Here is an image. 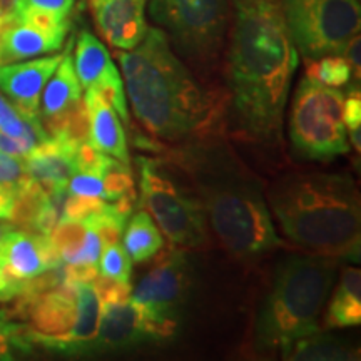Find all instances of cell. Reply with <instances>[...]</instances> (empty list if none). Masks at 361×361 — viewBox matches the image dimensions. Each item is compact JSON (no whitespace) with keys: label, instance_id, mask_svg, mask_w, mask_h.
Masks as SVG:
<instances>
[{"label":"cell","instance_id":"obj_33","mask_svg":"<svg viewBox=\"0 0 361 361\" xmlns=\"http://www.w3.org/2000/svg\"><path fill=\"white\" fill-rule=\"evenodd\" d=\"M343 123L345 128H361V96L360 89L351 90L348 97L343 99Z\"/></svg>","mask_w":361,"mask_h":361},{"label":"cell","instance_id":"obj_7","mask_svg":"<svg viewBox=\"0 0 361 361\" xmlns=\"http://www.w3.org/2000/svg\"><path fill=\"white\" fill-rule=\"evenodd\" d=\"M343 92L313 79H301L290 111V141L296 156L328 162L350 152L343 123Z\"/></svg>","mask_w":361,"mask_h":361},{"label":"cell","instance_id":"obj_29","mask_svg":"<svg viewBox=\"0 0 361 361\" xmlns=\"http://www.w3.org/2000/svg\"><path fill=\"white\" fill-rule=\"evenodd\" d=\"M101 263L97 264L99 274L102 276L116 279V281L129 283L130 274H133V259L126 251V247L121 243L107 245L102 247Z\"/></svg>","mask_w":361,"mask_h":361},{"label":"cell","instance_id":"obj_28","mask_svg":"<svg viewBox=\"0 0 361 361\" xmlns=\"http://www.w3.org/2000/svg\"><path fill=\"white\" fill-rule=\"evenodd\" d=\"M101 94L104 101H106L112 109L116 111V114L119 116V119L123 123L129 124V109H128V97H126V87H124V80L121 78L119 71H117L116 66H112L106 74L102 75L101 80L92 87Z\"/></svg>","mask_w":361,"mask_h":361},{"label":"cell","instance_id":"obj_34","mask_svg":"<svg viewBox=\"0 0 361 361\" xmlns=\"http://www.w3.org/2000/svg\"><path fill=\"white\" fill-rule=\"evenodd\" d=\"M25 174L24 162L0 152V183L13 184Z\"/></svg>","mask_w":361,"mask_h":361},{"label":"cell","instance_id":"obj_38","mask_svg":"<svg viewBox=\"0 0 361 361\" xmlns=\"http://www.w3.org/2000/svg\"><path fill=\"white\" fill-rule=\"evenodd\" d=\"M17 19V0H0V25L6 29Z\"/></svg>","mask_w":361,"mask_h":361},{"label":"cell","instance_id":"obj_1","mask_svg":"<svg viewBox=\"0 0 361 361\" xmlns=\"http://www.w3.org/2000/svg\"><path fill=\"white\" fill-rule=\"evenodd\" d=\"M228 84L238 129L255 141H278L298 51L279 0H233Z\"/></svg>","mask_w":361,"mask_h":361},{"label":"cell","instance_id":"obj_27","mask_svg":"<svg viewBox=\"0 0 361 361\" xmlns=\"http://www.w3.org/2000/svg\"><path fill=\"white\" fill-rule=\"evenodd\" d=\"M30 351L32 343L25 335L24 324L13 322L7 311H0V361L16 360L17 355Z\"/></svg>","mask_w":361,"mask_h":361},{"label":"cell","instance_id":"obj_23","mask_svg":"<svg viewBox=\"0 0 361 361\" xmlns=\"http://www.w3.org/2000/svg\"><path fill=\"white\" fill-rule=\"evenodd\" d=\"M45 130L51 137L61 139L71 146L89 141V114L84 99L72 104L66 111L45 119Z\"/></svg>","mask_w":361,"mask_h":361},{"label":"cell","instance_id":"obj_19","mask_svg":"<svg viewBox=\"0 0 361 361\" xmlns=\"http://www.w3.org/2000/svg\"><path fill=\"white\" fill-rule=\"evenodd\" d=\"M71 51L72 45L64 51V57L59 62L57 69L54 71L42 90L39 116H42L44 119L66 111L67 107H71L82 97V87H80L78 74H75Z\"/></svg>","mask_w":361,"mask_h":361},{"label":"cell","instance_id":"obj_18","mask_svg":"<svg viewBox=\"0 0 361 361\" xmlns=\"http://www.w3.org/2000/svg\"><path fill=\"white\" fill-rule=\"evenodd\" d=\"M101 318V300L92 283H78V318L71 333L59 346L57 353L89 355L92 353Z\"/></svg>","mask_w":361,"mask_h":361},{"label":"cell","instance_id":"obj_8","mask_svg":"<svg viewBox=\"0 0 361 361\" xmlns=\"http://www.w3.org/2000/svg\"><path fill=\"white\" fill-rule=\"evenodd\" d=\"M142 204L154 216L162 234L174 246L197 247L206 243V216L197 196L174 179L166 162L137 157Z\"/></svg>","mask_w":361,"mask_h":361},{"label":"cell","instance_id":"obj_22","mask_svg":"<svg viewBox=\"0 0 361 361\" xmlns=\"http://www.w3.org/2000/svg\"><path fill=\"white\" fill-rule=\"evenodd\" d=\"M124 247L133 263H146L161 252L164 238L146 211H139L124 228Z\"/></svg>","mask_w":361,"mask_h":361},{"label":"cell","instance_id":"obj_24","mask_svg":"<svg viewBox=\"0 0 361 361\" xmlns=\"http://www.w3.org/2000/svg\"><path fill=\"white\" fill-rule=\"evenodd\" d=\"M286 360H353L355 351L338 340L316 333L313 336L296 341L286 353Z\"/></svg>","mask_w":361,"mask_h":361},{"label":"cell","instance_id":"obj_6","mask_svg":"<svg viewBox=\"0 0 361 361\" xmlns=\"http://www.w3.org/2000/svg\"><path fill=\"white\" fill-rule=\"evenodd\" d=\"M149 17L168 32L174 51L200 69H211L223 51L229 0H149Z\"/></svg>","mask_w":361,"mask_h":361},{"label":"cell","instance_id":"obj_10","mask_svg":"<svg viewBox=\"0 0 361 361\" xmlns=\"http://www.w3.org/2000/svg\"><path fill=\"white\" fill-rule=\"evenodd\" d=\"M191 286V269L183 251H169L137 283L130 303L141 313L154 341H166L178 331L180 308Z\"/></svg>","mask_w":361,"mask_h":361},{"label":"cell","instance_id":"obj_40","mask_svg":"<svg viewBox=\"0 0 361 361\" xmlns=\"http://www.w3.org/2000/svg\"><path fill=\"white\" fill-rule=\"evenodd\" d=\"M12 228H16V226H13L12 223H7V221H4V219H0V245H2V241H4V238L7 236V233L11 231Z\"/></svg>","mask_w":361,"mask_h":361},{"label":"cell","instance_id":"obj_15","mask_svg":"<svg viewBox=\"0 0 361 361\" xmlns=\"http://www.w3.org/2000/svg\"><path fill=\"white\" fill-rule=\"evenodd\" d=\"M75 149L61 139L49 135L24 156V171L47 191L66 189L71 176L78 173Z\"/></svg>","mask_w":361,"mask_h":361},{"label":"cell","instance_id":"obj_42","mask_svg":"<svg viewBox=\"0 0 361 361\" xmlns=\"http://www.w3.org/2000/svg\"><path fill=\"white\" fill-rule=\"evenodd\" d=\"M0 64H2V59H0Z\"/></svg>","mask_w":361,"mask_h":361},{"label":"cell","instance_id":"obj_4","mask_svg":"<svg viewBox=\"0 0 361 361\" xmlns=\"http://www.w3.org/2000/svg\"><path fill=\"white\" fill-rule=\"evenodd\" d=\"M271 213L293 245L306 252L358 261L361 204L355 179L345 173H288L266 192Z\"/></svg>","mask_w":361,"mask_h":361},{"label":"cell","instance_id":"obj_32","mask_svg":"<svg viewBox=\"0 0 361 361\" xmlns=\"http://www.w3.org/2000/svg\"><path fill=\"white\" fill-rule=\"evenodd\" d=\"M75 0H17V13L22 11H39L69 19Z\"/></svg>","mask_w":361,"mask_h":361},{"label":"cell","instance_id":"obj_13","mask_svg":"<svg viewBox=\"0 0 361 361\" xmlns=\"http://www.w3.org/2000/svg\"><path fill=\"white\" fill-rule=\"evenodd\" d=\"M62 54L40 56L25 62H8L0 64V90L25 114H39L40 96L51 79Z\"/></svg>","mask_w":361,"mask_h":361},{"label":"cell","instance_id":"obj_37","mask_svg":"<svg viewBox=\"0 0 361 361\" xmlns=\"http://www.w3.org/2000/svg\"><path fill=\"white\" fill-rule=\"evenodd\" d=\"M13 196H16V183H0V219L8 221L12 214Z\"/></svg>","mask_w":361,"mask_h":361},{"label":"cell","instance_id":"obj_2","mask_svg":"<svg viewBox=\"0 0 361 361\" xmlns=\"http://www.w3.org/2000/svg\"><path fill=\"white\" fill-rule=\"evenodd\" d=\"M174 157L191 180L206 223L233 258L252 261L284 246L274 229L263 180L228 142H186Z\"/></svg>","mask_w":361,"mask_h":361},{"label":"cell","instance_id":"obj_41","mask_svg":"<svg viewBox=\"0 0 361 361\" xmlns=\"http://www.w3.org/2000/svg\"><path fill=\"white\" fill-rule=\"evenodd\" d=\"M2 29H4V27H2V25H0V30H2Z\"/></svg>","mask_w":361,"mask_h":361},{"label":"cell","instance_id":"obj_31","mask_svg":"<svg viewBox=\"0 0 361 361\" xmlns=\"http://www.w3.org/2000/svg\"><path fill=\"white\" fill-rule=\"evenodd\" d=\"M96 293L101 300V305L104 303H117V301H128L130 300V284L116 281V279L106 278L102 274H97L96 279L92 281Z\"/></svg>","mask_w":361,"mask_h":361},{"label":"cell","instance_id":"obj_36","mask_svg":"<svg viewBox=\"0 0 361 361\" xmlns=\"http://www.w3.org/2000/svg\"><path fill=\"white\" fill-rule=\"evenodd\" d=\"M360 34H356L351 37L348 42H346L345 47L340 56H343L348 61V64L353 69V74L356 75V79H360V69H361V59H360Z\"/></svg>","mask_w":361,"mask_h":361},{"label":"cell","instance_id":"obj_3","mask_svg":"<svg viewBox=\"0 0 361 361\" xmlns=\"http://www.w3.org/2000/svg\"><path fill=\"white\" fill-rule=\"evenodd\" d=\"M135 119L154 137L191 141L213 117V102L180 61L168 35L149 27L130 51L117 52Z\"/></svg>","mask_w":361,"mask_h":361},{"label":"cell","instance_id":"obj_14","mask_svg":"<svg viewBox=\"0 0 361 361\" xmlns=\"http://www.w3.org/2000/svg\"><path fill=\"white\" fill-rule=\"evenodd\" d=\"M144 343L156 341L130 300L101 305V318L92 353L124 351Z\"/></svg>","mask_w":361,"mask_h":361},{"label":"cell","instance_id":"obj_17","mask_svg":"<svg viewBox=\"0 0 361 361\" xmlns=\"http://www.w3.org/2000/svg\"><path fill=\"white\" fill-rule=\"evenodd\" d=\"M84 102L89 114V141L104 154L129 166L128 139L119 116L94 89H85Z\"/></svg>","mask_w":361,"mask_h":361},{"label":"cell","instance_id":"obj_26","mask_svg":"<svg viewBox=\"0 0 361 361\" xmlns=\"http://www.w3.org/2000/svg\"><path fill=\"white\" fill-rule=\"evenodd\" d=\"M101 178L104 183V192H106V201L114 202L126 200V197L135 200L134 180L128 164L109 156L101 173Z\"/></svg>","mask_w":361,"mask_h":361},{"label":"cell","instance_id":"obj_5","mask_svg":"<svg viewBox=\"0 0 361 361\" xmlns=\"http://www.w3.org/2000/svg\"><path fill=\"white\" fill-rule=\"evenodd\" d=\"M336 271V258L313 252L290 255L279 261L256 314V348L284 355L296 341L322 331L319 316Z\"/></svg>","mask_w":361,"mask_h":361},{"label":"cell","instance_id":"obj_16","mask_svg":"<svg viewBox=\"0 0 361 361\" xmlns=\"http://www.w3.org/2000/svg\"><path fill=\"white\" fill-rule=\"evenodd\" d=\"M67 34L69 29L49 30L27 22H12L6 29L0 30L2 64L57 52L64 45Z\"/></svg>","mask_w":361,"mask_h":361},{"label":"cell","instance_id":"obj_20","mask_svg":"<svg viewBox=\"0 0 361 361\" xmlns=\"http://www.w3.org/2000/svg\"><path fill=\"white\" fill-rule=\"evenodd\" d=\"M361 324V271L348 266L341 271L340 281L329 301L324 326L350 328Z\"/></svg>","mask_w":361,"mask_h":361},{"label":"cell","instance_id":"obj_21","mask_svg":"<svg viewBox=\"0 0 361 361\" xmlns=\"http://www.w3.org/2000/svg\"><path fill=\"white\" fill-rule=\"evenodd\" d=\"M74 69L80 87L89 89L96 85L104 74L114 66L107 47L89 30H82L75 40Z\"/></svg>","mask_w":361,"mask_h":361},{"label":"cell","instance_id":"obj_30","mask_svg":"<svg viewBox=\"0 0 361 361\" xmlns=\"http://www.w3.org/2000/svg\"><path fill=\"white\" fill-rule=\"evenodd\" d=\"M67 192L75 194V196L85 197H99L106 201V192H104V183L101 174L94 173H74L67 183Z\"/></svg>","mask_w":361,"mask_h":361},{"label":"cell","instance_id":"obj_25","mask_svg":"<svg viewBox=\"0 0 361 361\" xmlns=\"http://www.w3.org/2000/svg\"><path fill=\"white\" fill-rule=\"evenodd\" d=\"M306 78L328 87H343L353 78V69L340 54L306 61Z\"/></svg>","mask_w":361,"mask_h":361},{"label":"cell","instance_id":"obj_9","mask_svg":"<svg viewBox=\"0 0 361 361\" xmlns=\"http://www.w3.org/2000/svg\"><path fill=\"white\" fill-rule=\"evenodd\" d=\"M290 37L305 61L341 54L360 32V0H279Z\"/></svg>","mask_w":361,"mask_h":361},{"label":"cell","instance_id":"obj_12","mask_svg":"<svg viewBox=\"0 0 361 361\" xmlns=\"http://www.w3.org/2000/svg\"><path fill=\"white\" fill-rule=\"evenodd\" d=\"M147 0H89L97 30L111 47L130 51L146 35Z\"/></svg>","mask_w":361,"mask_h":361},{"label":"cell","instance_id":"obj_35","mask_svg":"<svg viewBox=\"0 0 361 361\" xmlns=\"http://www.w3.org/2000/svg\"><path fill=\"white\" fill-rule=\"evenodd\" d=\"M32 149L34 147L30 146L29 142L22 141V139L12 137V135H8L0 130V152H4V154L12 156V157H24L27 152L32 151Z\"/></svg>","mask_w":361,"mask_h":361},{"label":"cell","instance_id":"obj_11","mask_svg":"<svg viewBox=\"0 0 361 361\" xmlns=\"http://www.w3.org/2000/svg\"><path fill=\"white\" fill-rule=\"evenodd\" d=\"M51 238L12 228L0 245V301H12L34 278L61 266Z\"/></svg>","mask_w":361,"mask_h":361},{"label":"cell","instance_id":"obj_39","mask_svg":"<svg viewBox=\"0 0 361 361\" xmlns=\"http://www.w3.org/2000/svg\"><path fill=\"white\" fill-rule=\"evenodd\" d=\"M361 128H355V129H350V141L353 144L355 151L360 152L361 151Z\"/></svg>","mask_w":361,"mask_h":361}]
</instances>
